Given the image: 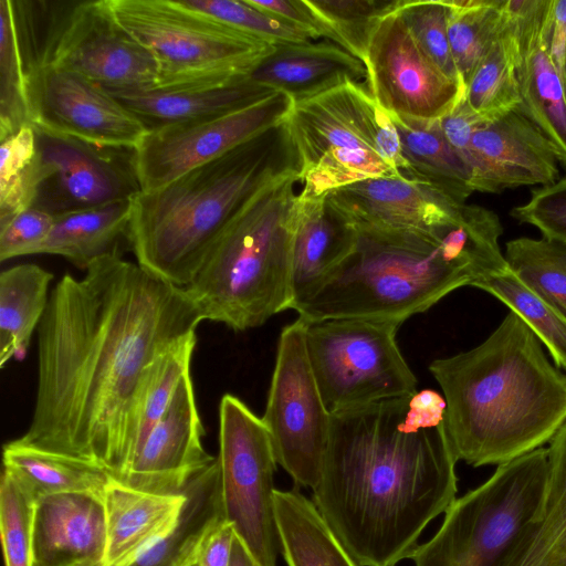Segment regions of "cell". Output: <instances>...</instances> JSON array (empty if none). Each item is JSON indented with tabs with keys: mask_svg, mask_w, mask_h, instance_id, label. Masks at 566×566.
Masks as SVG:
<instances>
[{
	"mask_svg": "<svg viewBox=\"0 0 566 566\" xmlns=\"http://www.w3.org/2000/svg\"><path fill=\"white\" fill-rule=\"evenodd\" d=\"M326 200L354 226L420 231H437L455 222L463 206L427 184L403 177L357 181L329 191Z\"/></svg>",
	"mask_w": 566,
	"mask_h": 566,
	"instance_id": "cell-20",
	"label": "cell"
},
{
	"mask_svg": "<svg viewBox=\"0 0 566 566\" xmlns=\"http://www.w3.org/2000/svg\"><path fill=\"white\" fill-rule=\"evenodd\" d=\"M398 12L422 51L463 87L451 54L444 0H402Z\"/></svg>",
	"mask_w": 566,
	"mask_h": 566,
	"instance_id": "cell-44",
	"label": "cell"
},
{
	"mask_svg": "<svg viewBox=\"0 0 566 566\" xmlns=\"http://www.w3.org/2000/svg\"><path fill=\"white\" fill-rule=\"evenodd\" d=\"M203 434L188 373L167 410L116 481L149 493H182L193 476L216 459L205 450Z\"/></svg>",
	"mask_w": 566,
	"mask_h": 566,
	"instance_id": "cell-18",
	"label": "cell"
},
{
	"mask_svg": "<svg viewBox=\"0 0 566 566\" xmlns=\"http://www.w3.org/2000/svg\"><path fill=\"white\" fill-rule=\"evenodd\" d=\"M355 227L350 253L293 307L300 318L360 317L402 325L452 291L474 287L502 261L493 223L463 206L455 222L437 231Z\"/></svg>",
	"mask_w": 566,
	"mask_h": 566,
	"instance_id": "cell-4",
	"label": "cell"
},
{
	"mask_svg": "<svg viewBox=\"0 0 566 566\" xmlns=\"http://www.w3.org/2000/svg\"><path fill=\"white\" fill-rule=\"evenodd\" d=\"M402 0H306L325 28L326 40L363 63L378 23L398 10Z\"/></svg>",
	"mask_w": 566,
	"mask_h": 566,
	"instance_id": "cell-38",
	"label": "cell"
},
{
	"mask_svg": "<svg viewBox=\"0 0 566 566\" xmlns=\"http://www.w3.org/2000/svg\"><path fill=\"white\" fill-rule=\"evenodd\" d=\"M274 92L276 91L256 83L249 75L205 87L153 88L111 94L150 132L178 123L232 113L255 104Z\"/></svg>",
	"mask_w": 566,
	"mask_h": 566,
	"instance_id": "cell-25",
	"label": "cell"
},
{
	"mask_svg": "<svg viewBox=\"0 0 566 566\" xmlns=\"http://www.w3.org/2000/svg\"><path fill=\"white\" fill-rule=\"evenodd\" d=\"M543 504L497 566H566V423L549 442Z\"/></svg>",
	"mask_w": 566,
	"mask_h": 566,
	"instance_id": "cell-28",
	"label": "cell"
},
{
	"mask_svg": "<svg viewBox=\"0 0 566 566\" xmlns=\"http://www.w3.org/2000/svg\"><path fill=\"white\" fill-rule=\"evenodd\" d=\"M302 321L308 360L331 415L418 391L396 339L401 324L360 317Z\"/></svg>",
	"mask_w": 566,
	"mask_h": 566,
	"instance_id": "cell-11",
	"label": "cell"
},
{
	"mask_svg": "<svg viewBox=\"0 0 566 566\" xmlns=\"http://www.w3.org/2000/svg\"><path fill=\"white\" fill-rule=\"evenodd\" d=\"M109 4L117 21L153 54L156 88L205 87L249 76L276 46L177 0H109Z\"/></svg>",
	"mask_w": 566,
	"mask_h": 566,
	"instance_id": "cell-9",
	"label": "cell"
},
{
	"mask_svg": "<svg viewBox=\"0 0 566 566\" xmlns=\"http://www.w3.org/2000/svg\"><path fill=\"white\" fill-rule=\"evenodd\" d=\"M457 461L501 465L551 442L566 423V374L510 311L476 347L430 363Z\"/></svg>",
	"mask_w": 566,
	"mask_h": 566,
	"instance_id": "cell-3",
	"label": "cell"
},
{
	"mask_svg": "<svg viewBox=\"0 0 566 566\" xmlns=\"http://www.w3.org/2000/svg\"><path fill=\"white\" fill-rule=\"evenodd\" d=\"M36 500L3 468L0 483V534L4 566H33L32 523Z\"/></svg>",
	"mask_w": 566,
	"mask_h": 566,
	"instance_id": "cell-43",
	"label": "cell"
},
{
	"mask_svg": "<svg viewBox=\"0 0 566 566\" xmlns=\"http://www.w3.org/2000/svg\"><path fill=\"white\" fill-rule=\"evenodd\" d=\"M132 200L55 216L40 253L61 255L86 270L97 259L116 252L118 239L127 235Z\"/></svg>",
	"mask_w": 566,
	"mask_h": 566,
	"instance_id": "cell-31",
	"label": "cell"
},
{
	"mask_svg": "<svg viewBox=\"0 0 566 566\" xmlns=\"http://www.w3.org/2000/svg\"><path fill=\"white\" fill-rule=\"evenodd\" d=\"M106 546L103 494L73 492L36 501L33 566H105Z\"/></svg>",
	"mask_w": 566,
	"mask_h": 566,
	"instance_id": "cell-21",
	"label": "cell"
},
{
	"mask_svg": "<svg viewBox=\"0 0 566 566\" xmlns=\"http://www.w3.org/2000/svg\"><path fill=\"white\" fill-rule=\"evenodd\" d=\"M31 125L12 0H0V142Z\"/></svg>",
	"mask_w": 566,
	"mask_h": 566,
	"instance_id": "cell-40",
	"label": "cell"
},
{
	"mask_svg": "<svg viewBox=\"0 0 566 566\" xmlns=\"http://www.w3.org/2000/svg\"><path fill=\"white\" fill-rule=\"evenodd\" d=\"M356 227L326 200L300 192L293 206L291 294L293 307L312 294L354 248Z\"/></svg>",
	"mask_w": 566,
	"mask_h": 566,
	"instance_id": "cell-23",
	"label": "cell"
},
{
	"mask_svg": "<svg viewBox=\"0 0 566 566\" xmlns=\"http://www.w3.org/2000/svg\"><path fill=\"white\" fill-rule=\"evenodd\" d=\"M285 124L302 193L323 196L365 179L402 177L396 127L365 83L294 102Z\"/></svg>",
	"mask_w": 566,
	"mask_h": 566,
	"instance_id": "cell-7",
	"label": "cell"
},
{
	"mask_svg": "<svg viewBox=\"0 0 566 566\" xmlns=\"http://www.w3.org/2000/svg\"><path fill=\"white\" fill-rule=\"evenodd\" d=\"M432 389L332 415L312 501L358 566L410 559L457 499V459Z\"/></svg>",
	"mask_w": 566,
	"mask_h": 566,
	"instance_id": "cell-2",
	"label": "cell"
},
{
	"mask_svg": "<svg viewBox=\"0 0 566 566\" xmlns=\"http://www.w3.org/2000/svg\"><path fill=\"white\" fill-rule=\"evenodd\" d=\"M230 566H259L235 535Z\"/></svg>",
	"mask_w": 566,
	"mask_h": 566,
	"instance_id": "cell-50",
	"label": "cell"
},
{
	"mask_svg": "<svg viewBox=\"0 0 566 566\" xmlns=\"http://www.w3.org/2000/svg\"><path fill=\"white\" fill-rule=\"evenodd\" d=\"M36 161L32 125L22 127L0 146V224L31 207Z\"/></svg>",
	"mask_w": 566,
	"mask_h": 566,
	"instance_id": "cell-42",
	"label": "cell"
},
{
	"mask_svg": "<svg viewBox=\"0 0 566 566\" xmlns=\"http://www.w3.org/2000/svg\"><path fill=\"white\" fill-rule=\"evenodd\" d=\"M474 191L500 193L523 186H547L559 178L557 156L536 126L516 108L481 118L463 155Z\"/></svg>",
	"mask_w": 566,
	"mask_h": 566,
	"instance_id": "cell-19",
	"label": "cell"
},
{
	"mask_svg": "<svg viewBox=\"0 0 566 566\" xmlns=\"http://www.w3.org/2000/svg\"><path fill=\"white\" fill-rule=\"evenodd\" d=\"M2 455L3 468L10 470L36 501L62 493L103 494L114 480L94 463L35 448L19 439L6 443Z\"/></svg>",
	"mask_w": 566,
	"mask_h": 566,
	"instance_id": "cell-32",
	"label": "cell"
},
{
	"mask_svg": "<svg viewBox=\"0 0 566 566\" xmlns=\"http://www.w3.org/2000/svg\"><path fill=\"white\" fill-rule=\"evenodd\" d=\"M224 520L259 566H276L281 553L274 506L277 461L262 420L241 399L219 405L217 455Z\"/></svg>",
	"mask_w": 566,
	"mask_h": 566,
	"instance_id": "cell-12",
	"label": "cell"
},
{
	"mask_svg": "<svg viewBox=\"0 0 566 566\" xmlns=\"http://www.w3.org/2000/svg\"><path fill=\"white\" fill-rule=\"evenodd\" d=\"M553 9L543 20L504 36L520 86L516 107L546 137L566 170V93L549 53Z\"/></svg>",
	"mask_w": 566,
	"mask_h": 566,
	"instance_id": "cell-22",
	"label": "cell"
},
{
	"mask_svg": "<svg viewBox=\"0 0 566 566\" xmlns=\"http://www.w3.org/2000/svg\"><path fill=\"white\" fill-rule=\"evenodd\" d=\"M186 8L273 45L301 44L315 40L311 33L249 0H182Z\"/></svg>",
	"mask_w": 566,
	"mask_h": 566,
	"instance_id": "cell-41",
	"label": "cell"
},
{
	"mask_svg": "<svg viewBox=\"0 0 566 566\" xmlns=\"http://www.w3.org/2000/svg\"><path fill=\"white\" fill-rule=\"evenodd\" d=\"M504 256L524 285L566 317V243L522 237L506 242Z\"/></svg>",
	"mask_w": 566,
	"mask_h": 566,
	"instance_id": "cell-36",
	"label": "cell"
},
{
	"mask_svg": "<svg viewBox=\"0 0 566 566\" xmlns=\"http://www.w3.org/2000/svg\"><path fill=\"white\" fill-rule=\"evenodd\" d=\"M187 566H199V564H198L197 559H195V560H192V562H191L189 565H187Z\"/></svg>",
	"mask_w": 566,
	"mask_h": 566,
	"instance_id": "cell-51",
	"label": "cell"
},
{
	"mask_svg": "<svg viewBox=\"0 0 566 566\" xmlns=\"http://www.w3.org/2000/svg\"><path fill=\"white\" fill-rule=\"evenodd\" d=\"M256 83L290 95L294 102L308 98L348 82L360 83L367 73L364 63L323 40L280 44L250 73Z\"/></svg>",
	"mask_w": 566,
	"mask_h": 566,
	"instance_id": "cell-24",
	"label": "cell"
},
{
	"mask_svg": "<svg viewBox=\"0 0 566 566\" xmlns=\"http://www.w3.org/2000/svg\"><path fill=\"white\" fill-rule=\"evenodd\" d=\"M203 318L185 289L116 252L65 274L38 327V387L21 442L94 463L118 480L154 363Z\"/></svg>",
	"mask_w": 566,
	"mask_h": 566,
	"instance_id": "cell-1",
	"label": "cell"
},
{
	"mask_svg": "<svg viewBox=\"0 0 566 566\" xmlns=\"http://www.w3.org/2000/svg\"><path fill=\"white\" fill-rule=\"evenodd\" d=\"M548 450L501 464L444 512L436 534L419 544L415 566H497L539 511L548 480Z\"/></svg>",
	"mask_w": 566,
	"mask_h": 566,
	"instance_id": "cell-10",
	"label": "cell"
},
{
	"mask_svg": "<svg viewBox=\"0 0 566 566\" xmlns=\"http://www.w3.org/2000/svg\"><path fill=\"white\" fill-rule=\"evenodd\" d=\"M256 8L272 13L307 31L316 40H326V31L306 0H249Z\"/></svg>",
	"mask_w": 566,
	"mask_h": 566,
	"instance_id": "cell-47",
	"label": "cell"
},
{
	"mask_svg": "<svg viewBox=\"0 0 566 566\" xmlns=\"http://www.w3.org/2000/svg\"><path fill=\"white\" fill-rule=\"evenodd\" d=\"M390 117L403 161L401 176L427 184L464 205L474 192L471 171L446 138L440 119Z\"/></svg>",
	"mask_w": 566,
	"mask_h": 566,
	"instance_id": "cell-29",
	"label": "cell"
},
{
	"mask_svg": "<svg viewBox=\"0 0 566 566\" xmlns=\"http://www.w3.org/2000/svg\"><path fill=\"white\" fill-rule=\"evenodd\" d=\"M196 344L195 335L165 352L154 363L134 410L125 468L167 410L184 376L190 373Z\"/></svg>",
	"mask_w": 566,
	"mask_h": 566,
	"instance_id": "cell-35",
	"label": "cell"
},
{
	"mask_svg": "<svg viewBox=\"0 0 566 566\" xmlns=\"http://www.w3.org/2000/svg\"><path fill=\"white\" fill-rule=\"evenodd\" d=\"M175 522L125 566H187L208 533L224 520L217 457L185 488Z\"/></svg>",
	"mask_w": 566,
	"mask_h": 566,
	"instance_id": "cell-27",
	"label": "cell"
},
{
	"mask_svg": "<svg viewBox=\"0 0 566 566\" xmlns=\"http://www.w3.org/2000/svg\"><path fill=\"white\" fill-rule=\"evenodd\" d=\"M464 97L481 118L492 119L521 104L515 61L500 35L465 86Z\"/></svg>",
	"mask_w": 566,
	"mask_h": 566,
	"instance_id": "cell-39",
	"label": "cell"
},
{
	"mask_svg": "<svg viewBox=\"0 0 566 566\" xmlns=\"http://www.w3.org/2000/svg\"><path fill=\"white\" fill-rule=\"evenodd\" d=\"M262 420L277 464L296 485L314 489L328 446L332 415L308 360L301 318L281 331Z\"/></svg>",
	"mask_w": 566,
	"mask_h": 566,
	"instance_id": "cell-13",
	"label": "cell"
},
{
	"mask_svg": "<svg viewBox=\"0 0 566 566\" xmlns=\"http://www.w3.org/2000/svg\"><path fill=\"white\" fill-rule=\"evenodd\" d=\"M235 538L233 526L222 521L202 541L197 553L199 566H230Z\"/></svg>",
	"mask_w": 566,
	"mask_h": 566,
	"instance_id": "cell-48",
	"label": "cell"
},
{
	"mask_svg": "<svg viewBox=\"0 0 566 566\" xmlns=\"http://www.w3.org/2000/svg\"><path fill=\"white\" fill-rule=\"evenodd\" d=\"M297 181L294 171L261 189L213 244L185 287L203 321L243 332L291 310Z\"/></svg>",
	"mask_w": 566,
	"mask_h": 566,
	"instance_id": "cell-6",
	"label": "cell"
},
{
	"mask_svg": "<svg viewBox=\"0 0 566 566\" xmlns=\"http://www.w3.org/2000/svg\"><path fill=\"white\" fill-rule=\"evenodd\" d=\"M293 104L290 95L276 91L232 113L147 132L134 149L142 191L157 189L285 122Z\"/></svg>",
	"mask_w": 566,
	"mask_h": 566,
	"instance_id": "cell-15",
	"label": "cell"
},
{
	"mask_svg": "<svg viewBox=\"0 0 566 566\" xmlns=\"http://www.w3.org/2000/svg\"><path fill=\"white\" fill-rule=\"evenodd\" d=\"M281 554L287 566H358L313 501L297 490L274 492Z\"/></svg>",
	"mask_w": 566,
	"mask_h": 566,
	"instance_id": "cell-30",
	"label": "cell"
},
{
	"mask_svg": "<svg viewBox=\"0 0 566 566\" xmlns=\"http://www.w3.org/2000/svg\"><path fill=\"white\" fill-rule=\"evenodd\" d=\"M53 274L24 263L0 274V366L22 359L45 313Z\"/></svg>",
	"mask_w": 566,
	"mask_h": 566,
	"instance_id": "cell-33",
	"label": "cell"
},
{
	"mask_svg": "<svg viewBox=\"0 0 566 566\" xmlns=\"http://www.w3.org/2000/svg\"><path fill=\"white\" fill-rule=\"evenodd\" d=\"M36 161L31 207L53 217L142 191L134 149L111 148L33 126Z\"/></svg>",
	"mask_w": 566,
	"mask_h": 566,
	"instance_id": "cell-14",
	"label": "cell"
},
{
	"mask_svg": "<svg viewBox=\"0 0 566 566\" xmlns=\"http://www.w3.org/2000/svg\"><path fill=\"white\" fill-rule=\"evenodd\" d=\"M511 216L538 229L543 238L566 243V177L533 189L531 198L513 208Z\"/></svg>",
	"mask_w": 566,
	"mask_h": 566,
	"instance_id": "cell-45",
	"label": "cell"
},
{
	"mask_svg": "<svg viewBox=\"0 0 566 566\" xmlns=\"http://www.w3.org/2000/svg\"><path fill=\"white\" fill-rule=\"evenodd\" d=\"M549 53L564 84L566 60V0H554Z\"/></svg>",
	"mask_w": 566,
	"mask_h": 566,
	"instance_id": "cell-49",
	"label": "cell"
},
{
	"mask_svg": "<svg viewBox=\"0 0 566 566\" xmlns=\"http://www.w3.org/2000/svg\"><path fill=\"white\" fill-rule=\"evenodd\" d=\"M54 223V217L29 207L0 224V261L40 253Z\"/></svg>",
	"mask_w": 566,
	"mask_h": 566,
	"instance_id": "cell-46",
	"label": "cell"
},
{
	"mask_svg": "<svg viewBox=\"0 0 566 566\" xmlns=\"http://www.w3.org/2000/svg\"><path fill=\"white\" fill-rule=\"evenodd\" d=\"M564 88L566 93V60H565V78H564Z\"/></svg>",
	"mask_w": 566,
	"mask_h": 566,
	"instance_id": "cell-52",
	"label": "cell"
},
{
	"mask_svg": "<svg viewBox=\"0 0 566 566\" xmlns=\"http://www.w3.org/2000/svg\"><path fill=\"white\" fill-rule=\"evenodd\" d=\"M364 65L370 94L390 115L440 119L464 96L461 84L422 51L398 10L376 27Z\"/></svg>",
	"mask_w": 566,
	"mask_h": 566,
	"instance_id": "cell-16",
	"label": "cell"
},
{
	"mask_svg": "<svg viewBox=\"0 0 566 566\" xmlns=\"http://www.w3.org/2000/svg\"><path fill=\"white\" fill-rule=\"evenodd\" d=\"M518 315L548 349L555 366L566 370V317L506 270L475 285Z\"/></svg>",
	"mask_w": 566,
	"mask_h": 566,
	"instance_id": "cell-37",
	"label": "cell"
},
{
	"mask_svg": "<svg viewBox=\"0 0 566 566\" xmlns=\"http://www.w3.org/2000/svg\"><path fill=\"white\" fill-rule=\"evenodd\" d=\"M298 172L285 122L132 200L127 239L143 269L188 286L219 237L264 187Z\"/></svg>",
	"mask_w": 566,
	"mask_h": 566,
	"instance_id": "cell-5",
	"label": "cell"
},
{
	"mask_svg": "<svg viewBox=\"0 0 566 566\" xmlns=\"http://www.w3.org/2000/svg\"><path fill=\"white\" fill-rule=\"evenodd\" d=\"M32 126L91 144L135 149L147 133L138 118L99 84L60 67L25 71Z\"/></svg>",
	"mask_w": 566,
	"mask_h": 566,
	"instance_id": "cell-17",
	"label": "cell"
},
{
	"mask_svg": "<svg viewBox=\"0 0 566 566\" xmlns=\"http://www.w3.org/2000/svg\"><path fill=\"white\" fill-rule=\"evenodd\" d=\"M448 38L464 92L474 71L500 38L503 0H444Z\"/></svg>",
	"mask_w": 566,
	"mask_h": 566,
	"instance_id": "cell-34",
	"label": "cell"
},
{
	"mask_svg": "<svg viewBox=\"0 0 566 566\" xmlns=\"http://www.w3.org/2000/svg\"><path fill=\"white\" fill-rule=\"evenodd\" d=\"M185 499V490L180 494H157L113 480L103 493L105 566H125L135 558L175 522Z\"/></svg>",
	"mask_w": 566,
	"mask_h": 566,
	"instance_id": "cell-26",
	"label": "cell"
},
{
	"mask_svg": "<svg viewBox=\"0 0 566 566\" xmlns=\"http://www.w3.org/2000/svg\"><path fill=\"white\" fill-rule=\"evenodd\" d=\"M24 70L78 73L109 93L158 85L153 54L115 18L109 0L13 1Z\"/></svg>",
	"mask_w": 566,
	"mask_h": 566,
	"instance_id": "cell-8",
	"label": "cell"
}]
</instances>
